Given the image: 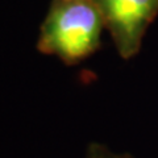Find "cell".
<instances>
[{
  "label": "cell",
  "instance_id": "obj_1",
  "mask_svg": "<svg viewBox=\"0 0 158 158\" xmlns=\"http://www.w3.org/2000/svg\"><path fill=\"white\" fill-rule=\"evenodd\" d=\"M104 27L95 0H54L42 23L37 49L73 65L99 48Z\"/></svg>",
  "mask_w": 158,
  "mask_h": 158
},
{
  "label": "cell",
  "instance_id": "obj_2",
  "mask_svg": "<svg viewBox=\"0 0 158 158\" xmlns=\"http://www.w3.org/2000/svg\"><path fill=\"white\" fill-rule=\"evenodd\" d=\"M120 57L132 58L158 13V0H95Z\"/></svg>",
  "mask_w": 158,
  "mask_h": 158
},
{
  "label": "cell",
  "instance_id": "obj_3",
  "mask_svg": "<svg viewBox=\"0 0 158 158\" xmlns=\"http://www.w3.org/2000/svg\"><path fill=\"white\" fill-rule=\"evenodd\" d=\"M85 158H133L125 153H116L106 145L99 142H91L86 150Z\"/></svg>",
  "mask_w": 158,
  "mask_h": 158
}]
</instances>
